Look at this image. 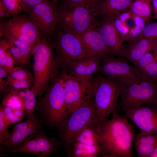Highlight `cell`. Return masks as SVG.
Instances as JSON below:
<instances>
[{
	"label": "cell",
	"instance_id": "6da1fadb",
	"mask_svg": "<svg viewBox=\"0 0 157 157\" xmlns=\"http://www.w3.org/2000/svg\"><path fill=\"white\" fill-rule=\"evenodd\" d=\"M118 109L112 113L111 119H106L93 130L99 138L101 156H133L134 127L125 115L118 113Z\"/></svg>",
	"mask_w": 157,
	"mask_h": 157
},
{
	"label": "cell",
	"instance_id": "7a4b0ae2",
	"mask_svg": "<svg viewBox=\"0 0 157 157\" xmlns=\"http://www.w3.org/2000/svg\"><path fill=\"white\" fill-rule=\"evenodd\" d=\"M52 78L43 95L38 99L36 111L43 125L58 129L65 124L71 113L66 107L63 84L60 74Z\"/></svg>",
	"mask_w": 157,
	"mask_h": 157
},
{
	"label": "cell",
	"instance_id": "3957f363",
	"mask_svg": "<svg viewBox=\"0 0 157 157\" xmlns=\"http://www.w3.org/2000/svg\"><path fill=\"white\" fill-rule=\"evenodd\" d=\"M123 86L119 83L108 79L99 72L95 74L90 80L87 98L93 104L95 118L90 127L95 129L118 107Z\"/></svg>",
	"mask_w": 157,
	"mask_h": 157
},
{
	"label": "cell",
	"instance_id": "277c9868",
	"mask_svg": "<svg viewBox=\"0 0 157 157\" xmlns=\"http://www.w3.org/2000/svg\"><path fill=\"white\" fill-rule=\"evenodd\" d=\"M53 46L51 40L43 35L33 49V82L31 90L38 99L43 95L58 71Z\"/></svg>",
	"mask_w": 157,
	"mask_h": 157
},
{
	"label": "cell",
	"instance_id": "5b68a950",
	"mask_svg": "<svg viewBox=\"0 0 157 157\" xmlns=\"http://www.w3.org/2000/svg\"><path fill=\"white\" fill-rule=\"evenodd\" d=\"M95 118L92 101L85 100L71 113L65 124L58 129L61 144L67 154L77 137L85 129L92 126Z\"/></svg>",
	"mask_w": 157,
	"mask_h": 157
},
{
	"label": "cell",
	"instance_id": "8992f818",
	"mask_svg": "<svg viewBox=\"0 0 157 157\" xmlns=\"http://www.w3.org/2000/svg\"><path fill=\"white\" fill-rule=\"evenodd\" d=\"M53 43L58 69L66 72L70 65L87 55V51L76 35L59 28Z\"/></svg>",
	"mask_w": 157,
	"mask_h": 157
},
{
	"label": "cell",
	"instance_id": "52a82bcc",
	"mask_svg": "<svg viewBox=\"0 0 157 157\" xmlns=\"http://www.w3.org/2000/svg\"><path fill=\"white\" fill-rule=\"evenodd\" d=\"M59 28L78 35L87 30L96 27L99 20L93 10L77 6L72 8L58 5Z\"/></svg>",
	"mask_w": 157,
	"mask_h": 157
},
{
	"label": "cell",
	"instance_id": "ba28073f",
	"mask_svg": "<svg viewBox=\"0 0 157 157\" xmlns=\"http://www.w3.org/2000/svg\"><path fill=\"white\" fill-rule=\"evenodd\" d=\"M0 37L22 41L33 48L43 35L27 14L18 15L6 21L1 20Z\"/></svg>",
	"mask_w": 157,
	"mask_h": 157
},
{
	"label": "cell",
	"instance_id": "9c48e42d",
	"mask_svg": "<svg viewBox=\"0 0 157 157\" xmlns=\"http://www.w3.org/2000/svg\"><path fill=\"white\" fill-rule=\"evenodd\" d=\"M58 0H48L29 8L27 13L44 36L51 40L58 22Z\"/></svg>",
	"mask_w": 157,
	"mask_h": 157
},
{
	"label": "cell",
	"instance_id": "30bf717a",
	"mask_svg": "<svg viewBox=\"0 0 157 157\" xmlns=\"http://www.w3.org/2000/svg\"><path fill=\"white\" fill-rule=\"evenodd\" d=\"M98 72L123 86L142 80L134 67L123 57L108 56L103 58Z\"/></svg>",
	"mask_w": 157,
	"mask_h": 157
},
{
	"label": "cell",
	"instance_id": "8fae6325",
	"mask_svg": "<svg viewBox=\"0 0 157 157\" xmlns=\"http://www.w3.org/2000/svg\"><path fill=\"white\" fill-rule=\"evenodd\" d=\"M119 107L151 105L157 98V84L142 80L122 87Z\"/></svg>",
	"mask_w": 157,
	"mask_h": 157
},
{
	"label": "cell",
	"instance_id": "7c38bea8",
	"mask_svg": "<svg viewBox=\"0 0 157 157\" xmlns=\"http://www.w3.org/2000/svg\"><path fill=\"white\" fill-rule=\"evenodd\" d=\"M61 145L56 138L50 137L42 130L28 137L19 147L9 152L31 154L38 157H48L57 154Z\"/></svg>",
	"mask_w": 157,
	"mask_h": 157
},
{
	"label": "cell",
	"instance_id": "4fadbf2b",
	"mask_svg": "<svg viewBox=\"0 0 157 157\" xmlns=\"http://www.w3.org/2000/svg\"><path fill=\"white\" fill-rule=\"evenodd\" d=\"M60 74L63 84L66 107L71 113L83 101L87 100L90 80L85 81L79 79L63 72Z\"/></svg>",
	"mask_w": 157,
	"mask_h": 157
},
{
	"label": "cell",
	"instance_id": "5bb4252c",
	"mask_svg": "<svg viewBox=\"0 0 157 157\" xmlns=\"http://www.w3.org/2000/svg\"><path fill=\"white\" fill-rule=\"evenodd\" d=\"M140 131L157 135V110L151 105L119 107Z\"/></svg>",
	"mask_w": 157,
	"mask_h": 157
},
{
	"label": "cell",
	"instance_id": "9a60e30c",
	"mask_svg": "<svg viewBox=\"0 0 157 157\" xmlns=\"http://www.w3.org/2000/svg\"><path fill=\"white\" fill-rule=\"evenodd\" d=\"M114 18H100L97 28L103 40L109 56L124 57L126 47L114 24Z\"/></svg>",
	"mask_w": 157,
	"mask_h": 157
},
{
	"label": "cell",
	"instance_id": "2e32d148",
	"mask_svg": "<svg viewBox=\"0 0 157 157\" xmlns=\"http://www.w3.org/2000/svg\"><path fill=\"white\" fill-rule=\"evenodd\" d=\"M43 124L39 119H28L14 123L9 138L0 144V150L6 152L17 149L29 137L42 130Z\"/></svg>",
	"mask_w": 157,
	"mask_h": 157
},
{
	"label": "cell",
	"instance_id": "e0dca14e",
	"mask_svg": "<svg viewBox=\"0 0 157 157\" xmlns=\"http://www.w3.org/2000/svg\"><path fill=\"white\" fill-rule=\"evenodd\" d=\"M100 151L98 136L93 129L89 127L77 137L68 155L70 157H96Z\"/></svg>",
	"mask_w": 157,
	"mask_h": 157
},
{
	"label": "cell",
	"instance_id": "ac0fdd59",
	"mask_svg": "<svg viewBox=\"0 0 157 157\" xmlns=\"http://www.w3.org/2000/svg\"><path fill=\"white\" fill-rule=\"evenodd\" d=\"M102 61L99 57L87 55L73 63L65 72L78 79L89 81L98 72Z\"/></svg>",
	"mask_w": 157,
	"mask_h": 157
},
{
	"label": "cell",
	"instance_id": "d6986e66",
	"mask_svg": "<svg viewBox=\"0 0 157 157\" xmlns=\"http://www.w3.org/2000/svg\"><path fill=\"white\" fill-rule=\"evenodd\" d=\"M77 35L84 46L87 55L98 56L102 58L109 56L97 27L90 28Z\"/></svg>",
	"mask_w": 157,
	"mask_h": 157
},
{
	"label": "cell",
	"instance_id": "ffe728a7",
	"mask_svg": "<svg viewBox=\"0 0 157 157\" xmlns=\"http://www.w3.org/2000/svg\"><path fill=\"white\" fill-rule=\"evenodd\" d=\"M157 45V40L143 38L136 41L127 43L125 46L124 57L133 65L147 53L153 50Z\"/></svg>",
	"mask_w": 157,
	"mask_h": 157
},
{
	"label": "cell",
	"instance_id": "44dd1931",
	"mask_svg": "<svg viewBox=\"0 0 157 157\" xmlns=\"http://www.w3.org/2000/svg\"><path fill=\"white\" fill-rule=\"evenodd\" d=\"M134 0H103L94 10L99 17L114 18L119 14L129 10Z\"/></svg>",
	"mask_w": 157,
	"mask_h": 157
},
{
	"label": "cell",
	"instance_id": "7402d4cb",
	"mask_svg": "<svg viewBox=\"0 0 157 157\" xmlns=\"http://www.w3.org/2000/svg\"><path fill=\"white\" fill-rule=\"evenodd\" d=\"M133 142L139 157H149L157 146V135L140 131L135 135Z\"/></svg>",
	"mask_w": 157,
	"mask_h": 157
},
{
	"label": "cell",
	"instance_id": "603a6c76",
	"mask_svg": "<svg viewBox=\"0 0 157 157\" xmlns=\"http://www.w3.org/2000/svg\"><path fill=\"white\" fill-rule=\"evenodd\" d=\"M8 42L9 50L15 63L22 66L28 61L32 55L33 48L28 44L19 40L4 38Z\"/></svg>",
	"mask_w": 157,
	"mask_h": 157
},
{
	"label": "cell",
	"instance_id": "cb8c5ba5",
	"mask_svg": "<svg viewBox=\"0 0 157 157\" xmlns=\"http://www.w3.org/2000/svg\"><path fill=\"white\" fill-rule=\"evenodd\" d=\"M129 10L132 14L142 18L146 22L152 18V7L151 3L149 2L134 0Z\"/></svg>",
	"mask_w": 157,
	"mask_h": 157
},
{
	"label": "cell",
	"instance_id": "d4e9b609",
	"mask_svg": "<svg viewBox=\"0 0 157 157\" xmlns=\"http://www.w3.org/2000/svg\"><path fill=\"white\" fill-rule=\"evenodd\" d=\"M25 93L24 107L25 120L30 119L39 120L37 115L35 114L37 106V97L30 89H24Z\"/></svg>",
	"mask_w": 157,
	"mask_h": 157
},
{
	"label": "cell",
	"instance_id": "484cf974",
	"mask_svg": "<svg viewBox=\"0 0 157 157\" xmlns=\"http://www.w3.org/2000/svg\"><path fill=\"white\" fill-rule=\"evenodd\" d=\"M134 26L130 28L129 31L124 40L127 43H131L143 38L142 33L146 25V21L142 18L132 14Z\"/></svg>",
	"mask_w": 157,
	"mask_h": 157
},
{
	"label": "cell",
	"instance_id": "4316f807",
	"mask_svg": "<svg viewBox=\"0 0 157 157\" xmlns=\"http://www.w3.org/2000/svg\"><path fill=\"white\" fill-rule=\"evenodd\" d=\"M11 15L14 17L22 12L27 13L28 8L24 0H0Z\"/></svg>",
	"mask_w": 157,
	"mask_h": 157
},
{
	"label": "cell",
	"instance_id": "83f0119b",
	"mask_svg": "<svg viewBox=\"0 0 157 157\" xmlns=\"http://www.w3.org/2000/svg\"><path fill=\"white\" fill-rule=\"evenodd\" d=\"M103 0H63L62 6L72 8L80 6L94 10Z\"/></svg>",
	"mask_w": 157,
	"mask_h": 157
},
{
	"label": "cell",
	"instance_id": "f1b7e54d",
	"mask_svg": "<svg viewBox=\"0 0 157 157\" xmlns=\"http://www.w3.org/2000/svg\"><path fill=\"white\" fill-rule=\"evenodd\" d=\"M5 108L0 106V144L7 140L9 138L11 133L8 127L10 125L5 118Z\"/></svg>",
	"mask_w": 157,
	"mask_h": 157
},
{
	"label": "cell",
	"instance_id": "f546056e",
	"mask_svg": "<svg viewBox=\"0 0 157 157\" xmlns=\"http://www.w3.org/2000/svg\"><path fill=\"white\" fill-rule=\"evenodd\" d=\"M8 75L13 79L26 80L33 83V76L28 71L22 67H14L8 74Z\"/></svg>",
	"mask_w": 157,
	"mask_h": 157
},
{
	"label": "cell",
	"instance_id": "4dcf8cb0",
	"mask_svg": "<svg viewBox=\"0 0 157 157\" xmlns=\"http://www.w3.org/2000/svg\"><path fill=\"white\" fill-rule=\"evenodd\" d=\"M153 59V53H150V51L149 52L146 53L133 65L134 67L139 76L140 74L144 71L151 63Z\"/></svg>",
	"mask_w": 157,
	"mask_h": 157
},
{
	"label": "cell",
	"instance_id": "1f68e13d",
	"mask_svg": "<svg viewBox=\"0 0 157 157\" xmlns=\"http://www.w3.org/2000/svg\"><path fill=\"white\" fill-rule=\"evenodd\" d=\"M32 82L26 80L13 79L8 75L7 76L6 83L10 87L16 89H29Z\"/></svg>",
	"mask_w": 157,
	"mask_h": 157
},
{
	"label": "cell",
	"instance_id": "d6a6232c",
	"mask_svg": "<svg viewBox=\"0 0 157 157\" xmlns=\"http://www.w3.org/2000/svg\"><path fill=\"white\" fill-rule=\"evenodd\" d=\"M142 37L152 40H157V21L146 24Z\"/></svg>",
	"mask_w": 157,
	"mask_h": 157
},
{
	"label": "cell",
	"instance_id": "836d02e7",
	"mask_svg": "<svg viewBox=\"0 0 157 157\" xmlns=\"http://www.w3.org/2000/svg\"><path fill=\"white\" fill-rule=\"evenodd\" d=\"M114 20L115 27L124 42L131 28L127 25L126 23H123L117 18H115Z\"/></svg>",
	"mask_w": 157,
	"mask_h": 157
},
{
	"label": "cell",
	"instance_id": "e575fe53",
	"mask_svg": "<svg viewBox=\"0 0 157 157\" xmlns=\"http://www.w3.org/2000/svg\"><path fill=\"white\" fill-rule=\"evenodd\" d=\"M5 44V63L4 68L9 74L14 67L15 63L13 57L9 50V45L6 40Z\"/></svg>",
	"mask_w": 157,
	"mask_h": 157
},
{
	"label": "cell",
	"instance_id": "d590c367",
	"mask_svg": "<svg viewBox=\"0 0 157 157\" xmlns=\"http://www.w3.org/2000/svg\"><path fill=\"white\" fill-rule=\"evenodd\" d=\"M132 13L129 10L119 14L115 17L124 23H126L127 20L132 18Z\"/></svg>",
	"mask_w": 157,
	"mask_h": 157
},
{
	"label": "cell",
	"instance_id": "8d00e7d4",
	"mask_svg": "<svg viewBox=\"0 0 157 157\" xmlns=\"http://www.w3.org/2000/svg\"><path fill=\"white\" fill-rule=\"evenodd\" d=\"M11 17V15L4 6L2 3L0 2V17L1 18Z\"/></svg>",
	"mask_w": 157,
	"mask_h": 157
},
{
	"label": "cell",
	"instance_id": "74e56055",
	"mask_svg": "<svg viewBox=\"0 0 157 157\" xmlns=\"http://www.w3.org/2000/svg\"><path fill=\"white\" fill-rule=\"evenodd\" d=\"M48 0H24L28 9L33 6Z\"/></svg>",
	"mask_w": 157,
	"mask_h": 157
},
{
	"label": "cell",
	"instance_id": "f35d334b",
	"mask_svg": "<svg viewBox=\"0 0 157 157\" xmlns=\"http://www.w3.org/2000/svg\"><path fill=\"white\" fill-rule=\"evenodd\" d=\"M153 13L152 18L157 20V0H154L151 3Z\"/></svg>",
	"mask_w": 157,
	"mask_h": 157
},
{
	"label": "cell",
	"instance_id": "ab89813d",
	"mask_svg": "<svg viewBox=\"0 0 157 157\" xmlns=\"http://www.w3.org/2000/svg\"><path fill=\"white\" fill-rule=\"evenodd\" d=\"M149 157H157V146Z\"/></svg>",
	"mask_w": 157,
	"mask_h": 157
},
{
	"label": "cell",
	"instance_id": "60d3db41",
	"mask_svg": "<svg viewBox=\"0 0 157 157\" xmlns=\"http://www.w3.org/2000/svg\"><path fill=\"white\" fill-rule=\"evenodd\" d=\"M157 110V98H156L151 105Z\"/></svg>",
	"mask_w": 157,
	"mask_h": 157
},
{
	"label": "cell",
	"instance_id": "b9f144b4",
	"mask_svg": "<svg viewBox=\"0 0 157 157\" xmlns=\"http://www.w3.org/2000/svg\"><path fill=\"white\" fill-rule=\"evenodd\" d=\"M153 82L157 84V75L155 78L153 80Z\"/></svg>",
	"mask_w": 157,
	"mask_h": 157
},
{
	"label": "cell",
	"instance_id": "7bdbcfd3",
	"mask_svg": "<svg viewBox=\"0 0 157 157\" xmlns=\"http://www.w3.org/2000/svg\"><path fill=\"white\" fill-rule=\"evenodd\" d=\"M142 0L145 1H147L149 2H150L151 3V2L154 0Z\"/></svg>",
	"mask_w": 157,
	"mask_h": 157
},
{
	"label": "cell",
	"instance_id": "ee69618b",
	"mask_svg": "<svg viewBox=\"0 0 157 157\" xmlns=\"http://www.w3.org/2000/svg\"><path fill=\"white\" fill-rule=\"evenodd\" d=\"M62 1L63 0H62Z\"/></svg>",
	"mask_w": 157,
	"mask_h": 157
}]
</instances>
